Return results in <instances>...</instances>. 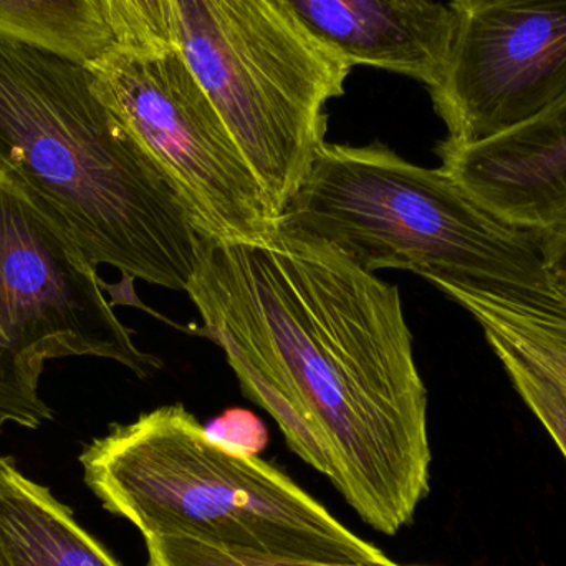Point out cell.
<instances>
[{"instance_id":"cell-4","label":"cell","mask_w":566,"mask_h":566,"mask_svg":"<svg viewBox=\"0 0 566 566\" xmlns=\"http://www.w3.org/2000/svg\"><path fill=\"white\" fill-rule=\"evenodd\" d=\"M281 231L328 245L369 274L399 269L429 283L554 292L541 232L505 221L444 169L412 165L378 143H325Z\"/></svg>"},{"instance_id":"cell-6","label":"cell","mask_w":566,"mask_h":566,"mask_svg":"<svg viewBox=\"0 0 566 566\" xmlns=\"http://www.w3.org/2000/svg\"><path fill=\"white\" fill-rule=\"evenodd\" d=\"M96 269L59 212L0 165V431L53 419L39 389L52 359H112L139 378L161 368L133 342Z\"/></svg>"},{"instance_id":"cell-1","label":"cell","mask_w":566,"mask_h":566,"mask_svg":"<svg viewBox=\"0 0 566 566\" xmlns=\"http://www.w3.org/2000/svg\"><path fill=\"white\" fill-rule=\"evenodd\" d=\"M186 292L292 452L379 534L408 527L432 455L398 286L279 229L262 242L202 238Z\"/></svg>"},{"instance_id":"cell-5","label":"cell","mask_w":566,"mask_h":566,"mask_svg":"<svg viewBox=\"0 0 566 566\" xmlns=\"http://www.w3.org/2000/svg\"><path fill=\"white\" fill-rule=\"evenodd\" d=\"M178 49L279 214L325 145L353 66L275 0H172Z\"/></svg>"},{"instance_id":"cell-13","label":"cell","mask_w":566,"mask_h":566,"mask_svg":"<svg viewBox=\"0 0 566 566\" xmlns=\"http://www.w3.org/2000/svg\"><path fill=\"white\" fill-rule=\"evenodd\" d=\"M482 332L515 391L547 429L566 459V392L557 382L532 366L524 356L518 355L497 333L489 329Z\"/></svg>"},{"instance_id":"cell-15","label":"cell","mask_w":566,"mask_h":566,"mask_svg":"<svg viewBox=\"0 0 566 566\" xmlns=\"http://www.w3.org/2000/svg\"><path fill=\"white\" fill-rule=\"evenodd\" d=\"M148 562L146 566H421L328 564V562L296 560L274 557L242 548L206 544L188 537H155L145 541Z\"/></svg>"},{"instance_id":"cell-17","label":"cell","mask_w":566,"mask_h":566,"mask_svg":"<svg viewBox=\"0 0 566 566\" xmlns=\"http://www.w3.org/2000/svg\"><path fill=\"white\" fill-rule=\"evenodd\" d=\"M541 252L552 290L566 300V218L541 232Z\"/></svg>"},{"instance_id":"cell-2","label":"cell","mask_w":566,"mask_h":566,"mask_svg":"<svg viewBox=\"0 0 566 566\" xmlns=\"http://www.w3.org/2000/svg\"><path fill=\"white\" fill-rule=\"evenodd\" d=\"M0 165L59 212L96 265L186 292L202 235L88 65L0 36Z\"/></svg>"},{"instance_id":"cell-7","label":"cell","mask_w":566,"mask_h":566,"mask_svg":"<svg viewBox=\"0 0 566 566\" xmlns=\"http://www.w3.org/2000/svg\"><path fill=\"white\" fill-rule=\"evenodd\" d=\"M93 85L156 159L202 238L262 242L281 214L179 49L116 46L90 63Z\"/></svg>"},{"instance_id":"cell-10","label":"cell","mask_w":566,"mask_h":566,"mask_svg":"<svg viewBox=\"0 0 566 566\" xmlns=\"http://www.w3.org/2000/svg\"><path fill=\"white\" fill-rule=\"evenodd\" d=\"M352 66L386 70L438 85L451 52L454 19L438 0H275Z\"/></svg>"},{"instance_id":"cell-3","label":"cell","mask_w":566,"mask_h":566,"mask_svg":"<svg viewBox=\"0 0 566 566\" xmlns=\"http://www.w3.org/2000/svg\"><path fill=\"white\" fill-rule=\"evenodd\" d=\"M78 461L103 509L145 541L188 537L328 564L392 562L281 469L212 434L182 405L113 424Z\"/></svg>"},{"instance_id":"cell-14","label":"cell","mask_w":566,"mask_h":566,"mask_svg":"<svg viewBox=\"0 0 566 566\" xmlns=\"http://www.w3.org/2000/svg\"><path fill=\"white\" fill-rule=\"evenodd\" d=\"M119 46L138 52L178 49L172 0H99Z\"/></svg>"},{"instance_id":"cell-8","label":"cell","mask_w":566,"mask_h":566,"mask_svg":"<svg viewBox=\"0 0 566 566\" xmlns=\"http://www.w3.org/2000/svg\"><path fill=\"white\" fill-rule=\"evenodd\" d=\"M444 75L429 90L449 145L511 132L566 96V0H449Z\"/></svg>"},{"instance_id":"cell-16","label":"cell","mask_w":566,"mask_h":566,"mask_svg":"<svg viewBox=\"0 0 566 566\" xmlns=\"http://www.w3.org/2000/svg\"><path fill=\"white\" fill-rule=\"evenodd\" d=\"M474 319L482 329L497 333L518 355L524 356L532 366L557 382L566 392V346L531 326L522 325L484 306L475 310Z\"/></svg>"},{"instance_id":"cell-12","label":"cell","mask_w":566,"mask_h":566,"mask_svg":"<svg viewBox=\"0 0 566 566\" xmlns=\"http://www.w3.org/2000/svg\"><path fill=\"white\" fill-rule=\"evenodd\" d=\"M0 36L83 65L119 46L99 0H0Z\"/></svg>"},{"instance_id":"cell-9","label":"cell","mask_w":566,"mask_h":566,"mask_svg":"<svg viewBox=\"0 0 566 566\" xmlns=\"http://www.w3.org/2000/svg\"><path fill=\"white\" fill-rule=\"evenodd\" d=\"M441 168L505 221L542 232L566 218V96L531 122L436 148Z\"/></svg>"},{"instance_id":"cell-11","label":"cell","mask_w":566,"mask_h":566,"mask_svg":"<svg viewBox=\"0 0 566 566\" xmlns=\"http://www.w3.org/2000/svg\"><path fill=\"white\" fill-rule=\"evenodd\" d=\"M0 566H125L69 505L0 458Z\"/></svg>"}]
</instances>
